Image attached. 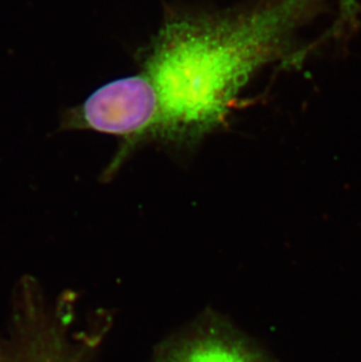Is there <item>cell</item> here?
I'll use <instances>...</instances> for the list:
<instances>
[{
  "label": "cell",
  "instance_id": "6da1fadb",
  "mask_svg": "<svg viewBox=\"0 0 361 362\" xmlns=\"http://www.w3.org/2000/svg\"><path fill=\"white\" fill-rule=\"evenodd\" d=\"M319 1L270 0L237 12L168 21L137 74L155 113L147 140L190 144L217 129L256 73L300 59L291 52L293 33Z\"/></svg>",
  "mask_w": 361,
  "mask_h": 362
},
{
  "label": "cell",
  "instance_id": "7a4b0ae2",
  "mask_svg": "<svg viewBox=\"0 0 361 362\" xmlns=\"http://www.w3.org/2000/svg\"><path fill=\"white\" fill-rule=\"evenodd\" d=\"M73 346L57 335L21 332L0 340V362H79Z\"/></svg>",
  "mask_w": 361,
  "mask_h": 362
},
{
  "label": "cell",
  "instance_id": "3957f363",
  "mask_svg": "<svg viewBox=\"0 0 361 362\" xmlns=\"http://www.w3.org/2000/svg\"><path fill=\"white\" fill-rule=\"evenodd\" d=\"M166 362H259L236 341L223 337H202L176 349Z\"/></svg>",
  "mask_w": 361,
  "mask_h": 362
},
{
  "label": "cell",
  "instance_id": "277c9868",
  "mask_svg": "<svg viewBox=\"0 0 361 362\" xmlns=\"http://www.w3.org/2000/svg\"><path fill=\"white\" fill-rule=\"evenodd\" d=\"M341 8H343V13L348 17L352 18V16L355 13V0H341Z\"/></svg>",
  "mask_w": 361,
  "mask_h": 362
}]
</instances>
